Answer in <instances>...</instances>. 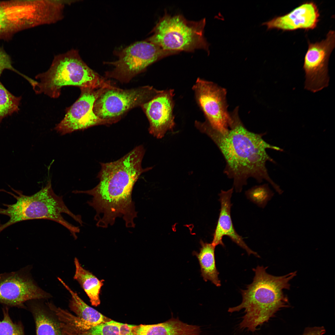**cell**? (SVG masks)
<instances>
[{
  "instance_id": "cell-27",
  "label": "cell",
  "mask_w": 335,
  "mask_h": 335,
  "mask_svg": "<svg viewBox=\"0 0 335 335\" xmlns=\"http://www.w3.org/2000/svg\"><path fill=\"white\" fill-rule=\"evenodd\" d=\"M326 330L323 326L306 328L303 333L300 335H323Z\"/></svg>"
},
{
  "instance_id": "cell-14",
  "label": "cell",
  "mask_w": 335,
  "mask_h": 335,
  "mask_svg": "<svg viewBox=\"0 0 335 335\" xmlns=\"http://www.w3.org/2000/svg\"><path fill=\"white\" fill-rule=\"evenodd\" d=\"M173 93L172 89L160 90L141 106L149 122V133L157 139L163 138L175 127Z\"/></svg>"
},
{
  "instance_id": "cell-22",
  "label": "cell",
  "mask_w": 335,
  "mask_h": 335,
  "mask_svg": "<svg viewBox=\"0 0 335 335\" xmlns=\"http://www.w3.org/2000/svg\"><path fill=\"white\" fill-rule=\"evenodd\" d=\"M60 324L64 335H119L117 322L111 320L87 330L61 322Z\"/></svg>"
},
{
  "instance_id": "cell-11",
  "label": "cell",
  "mask_w": 335,
  "mask_h": 335,
  "mask_svg": "<svg viewBox=\"0 0 335 335\" xmlns=\"http://www.w3.org/2000/svg\"><path fill=\"white\" fill-rule=\"evenodd\" d=\"M80 89L81 93L79 97L67 108L64 118L55 128L61 135L84 130L96 125L111 124L108 121L98 117L93 110L96 100L108 89L81 88Z\"/></svg>"
},
{
  "instance_id": "cell-13",
  "label": "cell",
  "mask_w": 335,
  "mask_h": 335,
  "mask_svg": "<svg viewBox=\"0 0 335 335\" xmlns=\"http://www.w3.org/2000/svg\"><path fill=\"white\" fill-rule=\"evenodd\" d=\"M38 17L34 1H0V39L37 26Z\"/></svg>"
},
{
  "instance_id": "cell-23",
  "label": "cell",
  "mask_w": 335,
  "mask_h": 335,
  "mask_svg": "<svg viewBox=\"0 0 335 335\" xmlns=\"http://www.w3.org/2000/svg\"><path fill=\"white\" fill-rule=\"evenodd\" d=\"M21 99L11 94L0 82V123L4 118L18 111Z\"/></svg>"
},
{
  "instance_id": "cell-19",
  "label": "cell",
  "mask_w": 335,
  "mask_h": 335,
  "mask_svg": "<svg viewBox=\"0 0 335 335\" xmlns=\"http://www.w3.org/2000/svg\"><path fill=\"white\" fill-rule=\"evenodd\" d=\"M58 279L71 295L69 304L70 309L85 323L87 328L89 329L110 320L86 303L61 279L59 277Z\"/></svg>"
},
{
  "instance_id": "cell-7",
  "label": "cell",
  "mask_w": 335,
  "mask_h": 335,
  "mask_svg": "<svg viewBox=\"0 0 335 335\" xmlns=\"http://www.w3.org/2000/svg\"><path fill=\"white\" fill-rule=\"evenodd\" d=\"M177 53L164 50L145 40L137 42L114 52L118 59L114 61L105 62L113 65L114 68L106 72L105 75L121 83H128L153 63Z\"/></svg>"
},
{
  "instance_id": "cell-8",
  "label": "cell",
  "mask_w": 335,
  "mask_h": 335,
  "mask_svg": "<svg viewBox=\"0 0 335 335\" xmlns=\"http://www.w3.org/2000/svg\"><path fill=\"white\" fill-rule=\"evenodd\" d=\"M160 91L149 86L127 90L117 87L108 89L95 101L93 112L98 117L112 124L129 110L150 100Z\"/></svg>"
},
{
  "instance_id": "cell-20",
  "label": "cell",
  "mask_w": 335,
  "mask_h": 335,
  "mask_svg": "<svg viewBox=\"0 0 335 335\" xmlns=\"http://www.w3.org/2000/svg\"><path fill=\"white\" fill-rule=\"evenodd\" d=\"M201 246L199 252L194 251L193 255L198 260L200 267L201 275L206 282L210 281L217 287L221 286L216 264L215 249L212 243L200 241Z\"/></svg>"
},
{
  "instance_id": "cell-24",
  "label": "cell",
  "mask_w": 335,
  "mask_h": 335,
  "mask_svg": "<svg viewBox=\"0 0 335 335\" xmlns=\"http://www.w3.org/2000/svg\"><path fill=\"white\" fill-rule=\"evenodd\" d=\"M247 198L258 206L264 208L273 196L274 193L268 184L254 186L245 192Z\"/></svg>"
},
{
  "instance_id": "cell-17",
  "label": "cell",
  "mask_w": 335,
  "mask_h": 335,
  "mask_svg": "<svg viewBox=\"0 0 335 335\" xmlns=\"http://www.w3.org/2000/svg\"><path fill=\"white\" fill-rule=\"evenodd\" d=\"M132 331L135 335H200L201 332L199 326L173 317L157 324L135 325Z\"/></svg>"
},
{
  "instance_id": "cell-26",
  "label": "cell",
  "mask_w": 335,
  "mask_h": 335,
  "mask_svg": "<svg viewBox=\"0 0 335 335\" xmlns=\"http://www.w3.org/2000/svg\"><path fill=\"white\" fill-rule=\"evenodd\" d=\"M5 69H9L17 73L25 78L26 76L21 74L13 66L11 60L9 56L5 51L0 48V77Z\"/></svg>"
},
{
  "instance_id": "cell-25",
  "label": "cell",
  "mask_w": 335,
  "mask_h": 335,
  "mask_svg": "<svg viewBox=\"0 0 335 335\" xmlns=\"http://www.w3.org/2000/svg\"><path fill=\"white\" fill-rule=\"evenodd\" d=\"M2 312L4 317L2 320H0V335H25L22 323L20 321H12L7 306L3 307Z\"/></svg>"
},
{
  "instance_id": "cell-16",
  "label": "cell",
  "mask_w": 335,
  "mask_h": 335,
  "mask_svg": "<svg viewBox=\"0 0 335 335\" xmlns=\"http://www.w3.org/2000/svg\"><path fill=\"white\" fill-rule=\"evenodd\" d=\"M233 190V188H232L227 191L221 190L219 194L221 208L212 244L215 247L218 245L224 247L222 239L223 236H227L232 241L246 250L248 255L252 254L259 257V256L256 252L252 251L248 246L242 236L237 233L234 227L230 213L232 205L231 198Z\"/></svg>"
},
{
  "instance_id": "cell-2",
  "label": "cell",
  "mask_w": 335,
  "mask_h": 335,
  "mask_svg": "<svg viewBox=\"0 0 335 335\" xmlns=\"http://www.w3.org/2000/svg\"><path fill=\"white\" fill-rule=\"evenodd\" d=\"M145 151L144 147L139 145L116 161L101 163L97 185L88 190L72 192L92 196L87 203L96 212L97 226L107 227L120 217L127 227H135L137 212L132 198L133 188L140 175L152 168L142 167Z\"/></svg>"
},
{
  "instance_id": "cell-10",
  "label": "cell",
  "mask_w": 335,
  "mask_h": 335,
  "mask_svg": "<svg viewBox=\"0 0 335 335\" xmlns=\"http://www.w3.org/2000/svg\"><path fill=\"white\" fill-rule=\"evenodd\" d=\"M335 33L334 30H330L326 38L320 42L314 43L308 42L303 66L306 89L316 92L328 86V63L335 47Z\"/></svg>"
},
{
  "instance_id": "cell-4",
  "label": "cell",
  "mask_w": 335,
  "mask_h": 335,
  "mask_svg": "<svg viewBox=\"0 0 335 335\" xmlns=\"http://www.w3.org/2000/svg\"><path fill=\"white\" fill-rule=\"evenodd\" d=\"M16 194L6 192L16 199L13 204H3L6 208H0V214L6 215L9 220L0 225V233L8 226L17 222L29 220L47 219L55 221L67 229L75 239L80 232L79 227L69 222L63 217L65 213L82 226L81 216L71 211L65 203L62 196L54 192L51 181H48L46 186L31 195H26L20 191L11 188Z\"/></svg>"
},
{
  "instance_id": "cell-6",
  "label": "cell",
  "mask_w": 335,
  "mask_h": 335,
  "mask_svg": "<svg viewBox=\"0 0 335 335\" xmlns=\"http://www.w3.org/2000/svg\"><path fill=\"white\" fill-rule=\"evenodd\" d=\"M206 20L189 21L181 15L167 13L161 18L145 40L163 49L179 52L201 49L209 53V44L204 36Z\"/></svg>"
},
{
  "instance_id": "cell-15",
  "label": "cell",
  "mask_w": 335,
  "mask_h": 335,
  "mask_svg": "<svg viewBox=\"0 0 335 335\" xmlns=\"http://www.w3.org/2000/svg\"><path fill=\"white\" fill-rule=\"evenodd\" d=\"M320 15L318 7L313 2H304L290 12L275 17L263 23L267 30L276 29L284 31L299 29H313L317 26Z\"/></svg>"
},
{
  "instance_id": "cell-9",
  "label": "cell",
  "mask_w": 335,
  "mask_h": 335,
  "mask_svg": "<svg viewBox=\"0 0 335 335\" xmlns=\"http://www.w3.org/2000/svg\"><path fill=\"white\" fill-rule=\"evenodd\" d=\"M193 89L206 121L215 130L221 133L226 132L231 121L227 110L226 90L213 82L199 78Z\"/></svg>"
},
{
  "instance_id": "cell-3",
  "label": "cell",
  "mask_w": 335,
  "mask_h": 335,
  "mask_svg": "<svg viewBox=\"0 0 335 335\" xmlns=\"http://www.w3.org/2000/svg\"><path fill=\"white\" fill-rule=\"evenodd\" d=\"M267 268L258 266L253 269L255 272L253 282L246 289L241 290V303L228 309L231 313L244 309L245 314L239 325L241 329L254 332L281 309L289 306L283 290L290 288L289 282L296 276L297 271L276 276L268 274Z\"/></svg>"
},
{
  "instance_id": "cell-21",
  "label": "cell",
  "mask_w": 335,
  "mask_h": 335,
  "mask_svg": "<svg viewBox=\"0 0 335 335\" xmlns=\"http://www.w3.org/2000/svg\"><path fill=\"white\" fill-rule=\"evenodd\" d=\"M75 271L74 278L79 283L89 298L91 304L97 306L100 304V293L103 281L83 268L78 259L74 260Z\"/></svg>"
},
{
  "instance_id": "cell-28",
  "label": "cell",
  "mask_w": 335,
  "mask_h": 335,
  "mask_svg": "<svg viewBox=\"0 0 335 335\" xmlns=\"http://www.w3.org/2000/svg\"><path fill=\"white\" fill-rule=\"evenodd\" d=\"M119 335H135L132 332L134 325L123 324L117 322Z\"/></svg>"
},
{
  "instance_id": "cell-18",
  "label": "cell",
  "mask_w": 335,
  "mask_h": 335,
  "mask_svg": "<svg viewBox=\"0 0 335 335\" xmlns=\"http://www.w3.org/2000/svg\"><path fill=\"white\" fill-rule=\"evenodd\" d=\"M36 326V335H64L57 315L48 306L29 301Z\"/></svg>"
},
{
  "instance_id": "cell-5",
  "label": "cell",
  "mask_w": 335,
  "mask_h": 335,
  "mask_svg": "<svg viewBox=\"0 0 335 335\" xmlns=\"http://www.w3.org/2000/svg\"><path fill=\"white\" fill-rule=\"evenodd\" d=\"M36 78L38 81L33 80L31 83L35 92L53 98L60 96L61 88L65 86L93 89L115 87L89 67L74 50L56 56L49 69Z\"/></svg>"
},
{
  "instance_id": "cell-12",
  "label": "cell",
  "mask_w": 335,
  "mask_h": 335,
  "mask_svg": "<svg viewBox=\"0 0 335 335\" xmlns=\"http://www.w3.org/2000/svg\"><path fill=\"white\" fill-rule=\"evenodd\" d=\"M27 268L0 274V303L6 306L25 308L24 303L49 297L31 277Z\"/></svg>"
},
{
  "instance_id": "cell-1",
  "label": "cell",
  "mask_w": 335,
  "mask_h": 335,
  "mask_svg": "<svg viewBox=\"0 0 335 335\" xmlns=\"http://www.w3.org/2000/svg\"><path fill=\"white\" fill-rule=\"evenodd\" d=\"M236 107L230 113L231 121L228 130L221 133L213 128L206 121H196L195 125L201 132L213 141L222 154L226 162L224 172L233 181L236 192L241 191L248 179L252 178L261 183L269 182L280 194L279 186L270 177L266 167L268 161H275L267 154V149L280 151L283 150L267 143L263 139L266 133L258 134L248 130L240 120Z\"/></svg>"
}]
</instances>
